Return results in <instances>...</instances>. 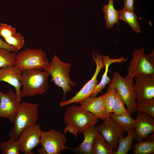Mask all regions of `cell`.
<instances>
[{
	"instance_id": "d6a6232c",
	"label": "cell",
	"mask_w": 154,
	"mask_h": 154,
	"mask_svg": "<svg viewBox=\"0 0 154 154\" xmlns=\"http://www.w3.org/2000/svg\"><path fill=\"white\" fill-rule=\"evenodd\" d=\"M0 48L7 49L11 51L17 53L18 50L13 46L8 44L5 42L3 41L0 38Z\"/></svg>"
},
{
	"instance_id": "7a4b0ae2",
	"label": "cell",
	"mask_w": 154,
	"mask_h": 154,
	"mask_svg": "<svg viewBox=\"0 0 154 154\" xmlns=\"http://www.w3.org/2000/svg\"><path fill=\"white\" fill-rule=\"evenodd\" d=\"M30 69L22 71L20 81L21 98L34 96L46 92L49 88L48 79L50 75L46 71Z\"/></svg>"
},
{
	"instance_id": "5b68a950",
	"label": "cell",
	"mask_w": 154,
	"mask_h": 154,
	"mask_svg": "<svg viewBox=\"0 0 154 154\" xmlns=\"http://www.w3.org/2000/svg\"><path fill=\"white\" fill-rule=\"evenodd\" d=\"M49 62L46 53L42 49L28 48L17 53L14 66L21 71L30 69L44 70Z\"/></svg>"
},
{
	"instance_id": "83f0119b",
	"label": "cell",
	"mask_w": 154,
	"mask_h": 154,
	"mask_svg": "<svg viewBox=\"0 0 154 154\" xmlns=\"http://www.w3.org/2000/svg\"><path fill=\"white\" fill-rule=\"evenodd\" d=\"M116 92L114 87L109 86L107 92L101 95L104 107L109 113H111Z\"/></svg>"
},
{
	"instance_id": "ba28073f",
	"label": "cell",
	"mask_w": 154,
	"mask_h": 154,
	"mask_svg": "<svg viewBox=\"0 0 154 154\" xmlns=\"http://www.w3.org/2000/svg\"><path fill=\"white\" fill-rule=\"evenodd\" d=\"M91 55L92 60L94 61L96 64V69L92 78L73 97L69 100L60 102L59 104L60 107H64L73 103L80 104L86 99L90 96L98 84L97 77L101 70L104 68V61L102 56L94 51Z\"/></svg>"
},
{
	"instance_id": "8992f818",
	"label": "cell",
	"mask_w": 154,
	"mask_h": 154,
	"mask_svg": "<svg viewBox=\"0 0 154 154\" xmlns=\"http://www.w3.org/2000/svg\"><path fill=\"white\" fill-rule=\"evenodd\" d=\"M109 86H113L122 98L127 110L130 115L135 111L136 99L133 80L122 77L117 72L113 74Z\"/></svg>"
},
{
	"instance_id": "603a6c76",
	"label": "cell",
	"mask_w": 154,
	"mask_h": 154,
	"mask_svg": "<svg viewBox=\"0 0 154 154\" xmlns=\"http://www.w3.org/2000/svg\"><path fill=\"white\" fill-rule=\"evenodd\" d=\"M154 134L149 136L145 141L135 143L134 145L133 154H153L154 153Z\"/></svg>"
},
{
	"instance_id": "f546056e",
	"label": "cell",
	"mask_w": 154,
	"mask_h": 154,
	"mask_svg": "<svg viewBox=\"0 0 154 154\" xmlns=\"http://www.w3.org/2000/svg\"><path fill=\"white\" fill-rule=\"evenodd\" d=\"M3 38L6 43L18 50L22 48L24 45V37L21 33L16 32L11 36Z\"/></svg>"
},
{
	"instance_id": "cb8c5ba5",
	"label": "cell",
	"mask_w": 154,
	"mask_h": 154,
	"mask_svg": "<svg viewBox=\"0 0 154 154\" xmlns=\"http://www.w3.org/2000/svg\"><path fill=\"white\" fill-rule=\"evenodd\" d=\"M110 117L125 132H128L134 129L135 119L131 116L127 115H116L112 113H110Z\"/></svg>"
},
{
	"instance_id": "4fadbf2b",
	"label": "cell",
	"mask_w": 154,
	"mask_h": 154,
	"mask_svg": "<svg viewBox=\"0 0 154 154\" xmlns=\"http://www.w3.org/2000/svg\"><path fill=\"white\" fill-rule=\"evenodd\" d=\"M21 103L12 89L6 94L0 91V117L6 118L13 124Z\"/></svg>"
},
{
	"instance_id": "4dcf8cb0",
	"label": "cell",
	"mask_w": 154,
	"mask_h": 154,
	"mask_svg": "<svg viewBox=\"0 0 154 154\" xmlns=\"http://www.w3.org/2000/svg\"><path fill=\"white\" fill-rule=\"evenodd\" d=\"M16 29L12 26L1 23L0 24V37L3 38L11 36L16 33Z\"/></svg>"
},
{
	"instance_id": "1f68e13d",
	"label": "cell",
	"mask_w": 154,
	"mask_h": 154,
	"mask_svg": "<svg viewBox=\"0 0 154 154\" xmlns=\"http://www.w3.org/2000/svg\"><path fill=\"white\" fill-rule=\"evenodd\" d=\"M124 6L123 9L134 12V0H123Z\"/></svg>"
},
{
	"instance_id": "9c48e42d",
	"label": "cell",
	"mask_w": 154,
	"mask_h": 154,
	"mask_svg": "<svg viewBox=\"0 0 154 154\" xmlns=\"http://www.w3.org/2000/svg\"><path fill=\"white\" fill-rule=\"evenodd\" d=\"M66 137L60 131L51 129L41 131L40 143L48 154H60L62 151L70 148L66 147Z\"/></svg>"
},
{
	"instance_id": "d4e9b609",
	"label": "cell",
	"mask_w": 154,
	"mask_h": 154,
	"mask_svg": "<svg viewBox=\"0 0 154 154\" xmlns=\"http://www.w3.org/2000/svg\"><path fill=\"white\" fill-rule=\"evenodd\" d=\"M0 149L2 151V154H19L20 147L18 140L13 137L6 141L0 143Z\"/></svg>"
},
{
	"instance_id": "44dd1931",
	"label": "cell",
	"mask_w": 154,
	"mask_h": 154,
	"mask_svg": "<svg viewBox=\"0 0 154 154\" xmlns=\"http://www.w3.org/2000/svg\"><path fill=\"white\" fill-rule=\"evenodd\" d=\"M118 20L123 21L127 23L135 32H141V28L137 20V17L134 12L123 9L118 10Z\"/></svg>"
},
{
	"instance_id": "30bf717a",
	"label": "cell",
	"mask_w": 154,
	"mask_h": 154,
	"mask_svg": "<svg viewBox=\"0 0 154 154\" xmlns=\"http://www.w3.org/2000/svg\"><path fill=\"white\" fill-rule=\"evenodd\" d=\"M134 78L133 87L136 102L154 99V73L139 74Z\"/></svg>"
},
{
	"instance_id": "277c9868",
	"label": "cell",
	"mask_w": 154,
	"mask_h": 154,
	"mask_svg": "<svg viewBox=\"0 0 154 154\" xmlns=\"http://www.w3.org/2000/svg\"><path fill=\"white\" fill-rule=\"evenodd\" d=\"M39 105L37 103L22 102L15 119L13 128L9 136L18 140L20 134L25 128L37 124L38 118Z\"/></svg>"
},
{
	"instance_id": "e0dca14e",
	"label": "cell",
	"mask_w": 154,
	"mask_h": 154,
	"mask_svg": "<svg viewBox=\"0 0 154 154\" xmlns=\"http://www.w3.org/2000/svg\"><path fill=\"white\" fill-rule=\"evenodd\" d=\"M99 133L97 127L94 125L90 126L84 129L82 132L84 140L76 148H70L72 152L76 154H92V147L94 139Z\"/></svg>"
},
{
	"instance_id": "d6986e66",
	"label": "cell",
	"mask_w": 154,
	"mask_h": 154,
	"mask_svg": "<svg viewBox=\"0 0 154 154\" xmlns=\"http://www.w3.org/2000/svg\"><path fill=\"white\" fill-rule=\"evenodd\" d=\"M114 0H109L107 5H104L102 9L104 13V19L106 21V27L108 29H112L116 23H118V10L114 6Z\"/></svg>"
},
{
	"instance_id": "836d02e7",
	"label": "cell",
	"mask_w": 154,
	"mask_h": 154,
	"mask_svg": "<svg viewBox=\"0 0 154 154\" xmlns=\"http://www.w3.org/2000/svg\"><path fill=\"white\" fill-rule=\"evenodd\" d=\"M38 152L39 154H47L45 149L42 146L41 148L38 150Z\"/></svg>"
},
{
	"instance_id": "3957f363",
	"label": "cell",
	"mask_w": 154,
	"mask_h": 154,
	"mask_svg": "<svg viewBox=\"0 0 154 154\" xmlns=\"http://www.w3.org/2000/svg\"><path fill=\"white\" fill-rule=\"evenodd\" d=\"M71 66L70 63L62 61L55 54L44 70L51 75V81L62 89L63 92L62 101L65 100L66 93L71 91L72 87L76 85V83L70 77Z\"/></svg>"
},
{
	"instance_id": "4316f807",
	"label": "cell",
	"mask_w": 154,
	"mask_h": 154,
	"mask_svg": "<svg viewBox=\"0 0 154 154\" xmlns=\"http://www.w3.org/2000/svg\"><path fill=\"white\" fill-rule=\"evenodd\" d=\"M124 104L121 97L116 91L111 113L116 115L131 116L125 108Z\"/></svg>"
},
{
	"instance_id": "f1b7e54d",
	"label": "cell",
	"mask_w": 154,
	"mask_h": 154,
	"mask_svg": "<svg viewBox=\"0 0 154 154\" xmlns=\"http://www.w3.org/2000/svg\"><path fill=\"white\" fill-rule=\"evenodd\" d=\"M135 111L140 112L154 117V99L136 102Z\"/></svg>"
},
{
	"instance_id": "5bb4252c",
	"label": "cell",
	"mask_w": 154,
	"mask_h": 154,
	"mask_svg": "<svg viewBox=\"0 0 154 154\" xmlns=\"http://www.w3.org/2000/svg\"><path fill=\"white\" fill-rule=\"evenodd\" d=\"M134 129L136 133L134 139L137 142L147 140L150 134L154 132V117L144 113L137 111L135 119Z\"/></svg>"
},
{
	"instance_id": "2e32d148",
	"label": "cell",
	"mask_w": 154,
	"mask_h": 154,
	"mask_svg": "<svg viewBox=\"0 0 154 154\" xmlns=\"http://www.w3.org/2000/svg\"><path fill=\"white\" fill-rule=\"evenodd\" d=\"M80 106L86 111L91 112L98 119L104 120L110 117L105 108L101 96L98 97H89L84 100Z\"/></svg>"
},
{
	"instance_id": "7402d4cb",
	"label": "cell",
	"mask_w": 154,
	"mask_h": 154,
	"mask_svg": "<svg viewBox=\"0 0 154 154\" xmlns=\"http://www.w3.org/2000/svg\"><path fill=\"white\" fill-rule=\"evenodd\" d=\"M127 136L120 137L119 139L118 148L115 154H127L132 147L133 141L136 136L134 129L128 132Z\"/></svg>"
},
{
	"instance_id": "52a82bcc",
	"label": "cell",
	"mask_w": 154,
	"mask_h": 154,
	"mask_svg": "<svg viewBox=\"0 0 154 154\" xmlns=\"http://www.w3.org/2000/svg\"><path fill=\"white\" fill-rule=\"evenodd\" d=\"M144 50L142 48L134 49L125 77L133 80L138 74L154 73V50L148 55L145 54Z\"/></svg>"
},
{
	"instance_id": "ffe728a7",
	"label": "cell",
	"mask_w": 154,
	"mask_h": 154,
	"mask_svg": "<svg viewBox=\"0 0 154 154\" xmlns=\"http://www.w3.org/2000/svg\"><path fill=\"white\" fill-rule=\"evenodd\" d=\"M92 154H115L102 135L99 132L96 136L93 144Z\"/></svg>"
},
{
	"instance_id": "9a60e30c",
	"label": "cell",
	"mask_w": 154,
	"mask_h": 154,
	"mask_svg": "<svg viewBox=\"0 0 154 154\" xmlns=\"http://www.w3.org/2000/svg\"><path fill=\"white\" fill-rule=\"evenodd\" d=\"M22 71L15 66H9L0 68V82H7L13 86L19 100L21 101V85L20 79Z\"/></svg>"
},
{
	"instance_id": "6da1fadb",
	"label": "cell",
	"mask_w": 154,
	"mask_h": 154,
	"mask_svg": "<svg viewBox=\"0 0 154 154\" xmlns=\"http://www.w3.org/2000/svg\"><path fill=\"white\" fill-rule=\"evenodd\" d=\"M99 119L92 113L85 111L80 106L74 105L66 108L63 118L65 126L64 133L73 134L75 138L85 129L97 124Z\"/></svg>"
},
{
	"instance_id": "ac0fdd59",
	"label": "cell",
	"mask_w": 154,
	"mask_h": 154,
	"mask_svg": "<svg viewBox=\"0 0 154 154\" xmlns=\"http://www.w3.org/2000/svg\"><path fill=\"white\" fill-rule=\"evenodd\" d=\"M102 58L104 61V66L105 67V70L100 83L98 84L95 88L90 96L91 97H96L98 93L106 88V86L107 84L111 82L112 79L108 76V68L110 65L114 63L124 64V63L123 62L126 61L127 60V58H124L123 56L117 59L111 58L108 55H103Z\"/></svg>"
},
{
	"instance_id": "7c38bea8",
	"label": "cell",
	"mask_w": 154,
	"mask_h": 154,
	"mask_svg": "<svg viewBox=\"0 0 154 154\" xmlns=\"http://www.w3.org/2000/svg\"><path fill=\"white\" fill-rule=\"evenodd\" d=\"M104 120L103 123L97 128L112 150L116 151L119 138L124 136L125 132L110 117Z\"/></svg>"
},
{
	"instance_id": "8fae6325",
	"label": "cell",
	"mask_w": 154,
	"mask_h": 154,
	"mask_svg": "<svg viewBox=\"0 0 154 154\" xmlns=\"http://www.w3.org/2000/svg\"><path fill=\"white\" fill-rule=\"evenodd\" d=\"M42 131L37 124L23 129L19 137L20 151L25 154H33V150L40 143Z\"/></svg>"
},
{
	"instance_id": "484cf974",
	"label": "cell",
	"mask_w": 154,
	"mask_h": 154,
	"mask_svg": "<svg viewBox=\"0 0 154 154\" xmlns=\"http://www.w3.org/2000/svg\"><path fill=\"white\" fill-rule=\"evenodd\" d=\"M17 52L0 48V68L14 66Z\"/></svg>"
}]
</instances>
